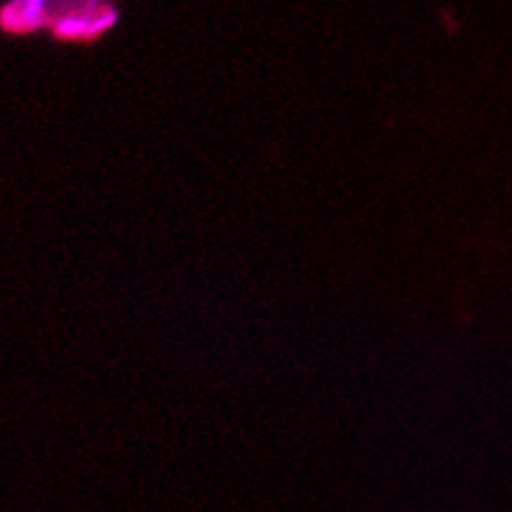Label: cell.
<instances>
[{"label":"cell","mask_w":512,"mask_h":512,"mask_svg":"<svg viewBox=\"0 0 512 512\" xmlns=\"http://www.w3.org/2000/svg\"><path fill=\"white\" fill-rule=\"evenodd\" d=\"M46 6L49 0H13L8 6L11 13V26H21V29H31V26H39L46 18Z\"/></svg>","instance_id":"6da1fadb"},{"label":"cell","mask_w":512,"mask_h":512,"mask_svg":"<svg viewBox=\"0 0 512 512\" xmlns=\"http://www.w3.org/2000/svg\"><path fill=\"white\" fill-rule=\"evenodd\" d=\"M57 34L62 39H87L90 36V16L85 13H69L57 21Z\"/></svg>","instance_id":"7a4b0ae2"},{"label":"cell","mask_w":512,"mask_h":512,"mask_svg":"<svg viewBox=\"0 0 512 512\" xmlns=\"http://www.w3.org/2000/svg\"><path fill=\"white\" fill-rule=\"evenodd\" d=\"M118 21V13L113 11L110 6H102L97 8L95 16H90V36L102 34V31L113 29V23Z\"/></svg>","instance_id":"3957f363"}]
</instances>
